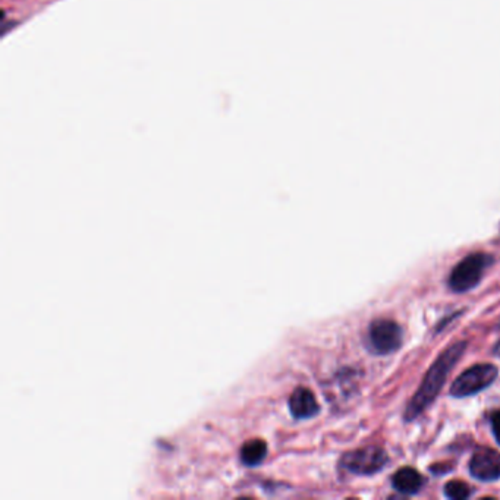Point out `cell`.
Masks as SVG:
<instances>
[{
    "label": "cell",
    "mask_w": 500,
    "mask_h": 500,
    "mask_svg": "<svg viewBox=\"0 0 500 500\" xmlns=\"http://www.w3.org/2000/svg\"><path fill=\"white\" fill-rule=\"evenodd\" d=\"M499 370L493 364H477L468 368L458 377L452 387L450 394L455 398H467L472 397L487 389L497 379Z\"/></svg>",
    "instance_id": "3"
},
{
    "label": "cell",
    "mask_w": 500,
    "mask_h": 500,
    "mask_svg": "<svg viewBox=\"0 0 500 500\" xmlns=\"http://www.w3.org/2000/svg\"><path fill=\"white\" fill-rule=\"evenodd\" d=\"M467 349V342H456L445 349L439 358H437L433 365L428 368L426 377L420 386V389L415 392L414 398L411 399L407 411H405V420L412 421L420 414H423L437 398V394L441 393L446 379L449 376L450 370L456 365L462 357V353Z\"/></svg>",
    "instance_id": "1"
},
{
    "label": "cell",
    "mask_w": 500,
    "mask_h": 500,
    "mask_svg": "<svg viewBox=\"0 0 500 500\" xmlns=\"http://www.w3.org/2000/svg\"><path fill=\"white\" fill-rule=\"evenodd\" d=\"M389 461L385 449L379 446H365L343 455L342 467L357 475H374L382 471Z\"/></svg>",
    "instance_id": "5"
},
{
    "label": "cell",
    "mask_w": 500,
    "mask_h": 500,
    "mask_svg": "<svg viewBox=\"0 0 500 500\" xmlns=\"http://www.w3.org/2000/svg\"><path fill=\"white\" fill-rule=\"evenodd\" d=\"M392 484L399 493L407 494V496H412L421 490V487L424 484V478L416 470H414L411 467H405V468H401L399 471H397V474L393 475Z\"/></svg>",
    "instance_id": "8"
},
{
    "label": "cell",
    "mask_w": 500,
    "mask_h": 500,
    "mask_svg": "<svg viewBox=\"0 0 500 500\" xmlns=\"http://www.w3.org/2000/svg\"><path fill=\"white\" fill-rule=\"evenodd\" d=\"M470 472L480 482L500 480V453L492 449L477 450L470 461Z\"/></svg>",
    "instance_id": "6"
},
{
    "label": "cell",
    "mask_w": 500,
    "mask_h": 500,
    "mask_svg": "<svg viewBox=\"0 0 500 500\" xmlns=\"http://www.w3.org/2000/svg\"><path fill=\"white\" fill-rule=\"evenodd\" d=\"M490 424H492V431L494 434V439L500 445V409L494 411L490 415Z\"/></svg>",
    "instance_id": "11"
},
{
    "label": "cell",
    "mask_w": 500,
    "mask_h": 500,
    "mask_svg": "<svg viewBox=\"0 0 500 500\" xmlns=\"http://www.w3.org/2000/svg\"><path fill=\"white\" fill-rule=\"evenodd\" d=\"M493 258L484 253H472L452 270L449 276V288L453 292H468L483 279L487 267Z\"/></svg>",
    "instance_id": "2"
},
{
    "label": "cell",
    "mask_w": 500,
    "mask_h": 500,
    "mask_svg": "<svg viewBox=\"0 0 500 500\" xmlns=\"http://www.w3.org/2000/svg\"><path fill=\"white\" fill-rule=\"evenodd\" d=\"M368 349L376 356L397 352L404 342L402 327L387 319L374 320L368 329Z\"/></svg>",
    "instance_id": "4"
},
{
    "label": "cell",
    "mask_w": 500,
    "mask_h": 500,
    "mask_svg": "<svg viewBox=\"0 0 500 500\" xmlns=\"http://www.w3.org/2000/svg\"><path fill=\"white\" fill-rule=\"evenodd\" d=\"M289 409L298 420L311 419L320 411L314 393L307 387H298L292 392L289 398Z\"/></svg>",
    "instance_id": "7"
},
{
    "label": "cell",
    "mask_w": 500,
    "mask_h": 500,
    "mask_svg": "<svg viewBox=\"0 0 500 500\" xmlns=\"http://www.w3.org/2000/svg\"><path fill=\"white\" fill-rule=\"evenodd\" d=\"M494 356H499V357H500V339H499V342H497L496 346H494Z\"/></svg>",
    "instance_id": "12"
},
{
    "label": "cell",
    "mask_w": 500,
    "mask_h": 500,
    "mask_svg": "<svg viewBox=\"0 0 500 500\" xmlns=\"http://www.w3.org/2000/svg\"><path fill=\"white\" fill-rule=\"evenodd\" d=\"M471 494H472L471 487L464 482L453 480L445 486V496L452 500H465Z\"/></svg>",
    "instance_id": "10"
},
{
    "label": "cell",
    "mask_w": 500,
    "mask_h": 500,
    "mask_svg": "<svg viewBox=\"0 0 500 500\" xmlns=\"http://www.w3.org/2000/svg\"><path fill=\"white\" fill-rule=\"evenodd\" d=\"M267 455V445L263 441L254 439L241 448V461L248 467L258 465Z\"/></svg>",
    "instance_id": "9"
}]
</instances>
